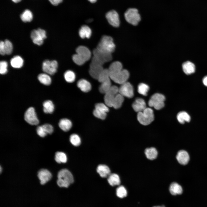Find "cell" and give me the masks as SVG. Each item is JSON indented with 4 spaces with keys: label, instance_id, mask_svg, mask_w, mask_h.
I'll list each match as a JSON object with an SVG mask.
<instances>
[{
    "label": "cell",
    "instance_id": "47",
    "mask_svg": "<svg viewBox=\"0 0 207 207\" xmlns=\"http://www.w3.org/2000/svg\"><path fill=\"white\" fill-rule=\"evenodd\" d=\"M203 83L204 85L206 87H207V76H205L202 80Z\"/></svg>",
    "mask_w": 207,
    "mask_h": 207
},
{
    "label": "cell",
    "instance_id": "44",
    "mask_svg": "<svg viewBox=\"0 0 207 207\" xmlns=\"http://www.w3.org/2000/svg\"><path fill=\"white\" fill-rule=\"evenodd\" d=\"M47 134H51L53 132L52 126L49 124H46L42 125Z\"/></svg>",
    "mask_w": 207,
    "mask_h": 207
},
{
    "label": "cell",
    "instance_id": "42",
    "mask_svg": "<svg viewBox=\"0 0 207 207\" xmlns=\"http://www.w3.org/2000/svg\"><path fill=\"white\" fill-rule=\"evenodd\" d=\"M7 62L4 61H2L0 62V73L1 74H4L7 72Z\"/></svg>",
    "mask_w": 207,
    "mask_h": 207
},
{
    "label": "cell",
    "instance_id": "13",
    "mask_svg": "<svg viewBox=\"0 0 207 207\" xmlns=\"http://www.w3.org/2000/svg\"><path fill=\"white\" fill-rule=\"evenodd\" d=\"M121 85L119 88L118 93L124 97H132L134 95V90L131 84L127 81Z\"/></svg>",
    "mask_w": 207,
    "mask_h": 207
},
{
    "label": "cell",
    "instance_id": "12",
    "mask_svg": "<svg viewBox=\"0 0 207 207\" xmlns=\"http://www.w3.org/2000/svg\"><path fill=\"white\" fill-rule=\"evenodd\" d=\"M24 119L27 123L32 125H37L39 123L35 110L32 107L29 108L26 111Z\"/></svg>",
    "mask_w": 207,
    "mask_h": 207
},
{
    "label": "cell",
    "instance_id": "33",
    "mask_svg": "<svg viewBox=\"0 0 207 207\" xmlns=\"http://www.w3.org/2000/svg\"><path fill=\"white\" fill-rule=\"evenodd\" d=\"M111 79L108 69H104L100 74L97 80L101 83Z\"/></svg>",
    "mask_w": 207,
    "mask_h": 207
},
{
    "label": "cell",
    "instance_id": "28",
    "mask_svg": "<svg viewBox=\"0 0 207 207\" xmlns=\"http://www.w3.org/2000/svg\"><path fill=\"white\" fill-rule=\"evenodd\" d=\"M23 60L19 56H16L12 58L10 60L11 66L15 68H20L23 64Z\"/></svg>",
    "mask_w": 207,
    "mask_h": 207
},
{
    "label": "cell",
    "instance_id": "16",
    "mask_svg": "<svg viewBox=\"0 0 207 207\" xmlns=\"http://www.w3.org/2000/svg\"><path fill=\"white\" fill-rule=\"evenodd\" d=\"M58 179H61L70 184L74 181L73 176L71 173L66 169H63L58 172Z\"/></svg>",
    "mask_w": 207,
    "mask_h": 207
},
{
    "label": "cell",
    "instance_id": "41",
    "mask_svg": "<svg viewBox=\"0 0 207 207\" xmlns=\"http://www.w3.org/2000/svg\"><path fill=\"white\" fill-rule=\"evenodd\" d=\"M6 54H11L13 51V45L12 43L9 40L6 39L4 41Z\"/></svg>",
    "mask_w": 207,
    "mask_h": 207
},
{
    "label": "cell",
    "instance_id": "35",
    "mask_svg": "<svg viewBox=\"0 0 207 207\" xmlns=\"http://www.w3.org/2000/svg\"><path fill=\"white\" fill-rule=\"evenodd\" d=\"M111 85L110 79L101 83L99 88L100 92L103 94H106L110 89Z\"/></svg>",
    "mask_w": 207,
    "mask_h": 207
},
{
    "label": "cell",
    "instance_id": "34",
    "mask_svg": "<svg viewBox=\"0 0 207 207\" xmlns=\"http://www.w3.org/2000/svg\"><path fill=\"white\" fill-rule=\"evenodd\" d=\"M21 20L24 22H30L33 18L32 12L29 10H25L20 15Z\"/></svg>",
    "mask_w": 207,
    "mask_h": 207
},
{
    "label": "cell",
    "instance_id": "38",
    "mask_svg": "<svg viewBox=\"0 0 207 207\" xmlns=\"http://www.w3.org/2000/svg\"><path fill=\"white\" fill-rule=\"evenodd\" d=\"M137 90L138 92L140 94L145 96L147 95L149 90V87L145 84L141 83L138 85Z\"/></svg>",
    "mask_w": 207,
    "mask_h": 207
},
{
    "label": "cell",
    "instance_id": "26",
    "mask_svg": "<svg viewBox=\"0 0 207 207\" xmlns=\"http://www.w3.org/2000/svg\"><path fill=\"white\" fill-rule=\"evenodd\" d=\"M177 119L180 123L183 124L185 122H189L191 120V117L187 112L185 111H181L177 114Z\"/></svg>",
    "mask_w": 207,
    "mask_h": 207
},
{
    "label": "cell",
    "instance_id": "51",
    "mask_svg": "<svg viewBox=\"0 0 207 207\" xmlns=\"http://www.w3.org/2000/svg\"><path fill=\"white\" fill-rule=\"evenodd\" d=\"M154 207H164V206H154Z\"/></svg>",
    "mask_w": 207,
    "mask_h": 207
},
{
    "label": "cell",
    "instance_id": "10",
    "mask_svg": "<svg viewBox=\"0 0 207 207\" xmlns=\"http://www.w3.org/2000/svg\"><path fill=\"white\" fill-rule=\"evenodd\" d=\"M58 67L57 62L55 60H46L42 64V70L45 73L53 75L56 72Z\"/></svg>",
    "mask_w": 207,
    "mask_h": 207
},
{
    "label": "cell",
    "instance_id": "43",
    "mask_svg": "<svg viewBox=\"0 0 207 207\" xmlns=\"http://www.w3.org/2000/svg\"><path fill=\"white\" fill-rule=\"evenodd\" d=\"M37 132L38 135L41 137H44L47 134L42 125L37 127Z\"/></svg>",
    "mask_w": 207,
    "mask_h": 207
},
{
    "label": "cell",
    "instance_id": "1",
    "mask_svg": "<svg viewBox=\"0 0 207 207\" xmlns=\"http://www.w3.org/2000/svg\"><path fill=\"white\" fill-rule=\"evenodd\" d=\"M110 79L116 83L121 85L127 81L129 76V72L122 68L121 63L119 61L112 63L108 69Z\"/></svg>",
    "mask_w": 207,
    "mask_h": 207
},
{
    "label": "cell",
    "instance_id": "48",
    "mask_svg": "<svg viewBox=\"0 0 207 207\" xmlns=\"http://www.w3.org/2000/svg\"><path fill=\"white\" fill-rule=\"evenodd\" d=\"M90 2L92 3H94L96 2L97 0H88Z\"/></svg>",
    "mask_w": 207,
    "mask_h": 207
},
{
    "label": "cell",
    "instance_id": "37",
    "mask_svg": "<svg viewBox=\"0 0 207 207\" xmlns=\"http://www.w3.org/2000/svg\"><path fill=\"white\" fill-rule=\"evenodd\" d=\"M64 78L66 82L69 83H72L75 80L76 75L72 71L68 70L66 71L64 74Z\"/></svg>",
    "mask_w": 207,
    "mask_h": 207
},
{
    "label": "cell",
    "instance_id": "27",
    "mask_svg": "<svg viewBox=\"0 0 207 207\" xmlns=\"http://www.w3.org/2000/svg\"><path fill=\"white\" fill-rule=\"evenodd\" d=\"M107 180L110 185L112 186L119 185L120 183L119 176L115 173L110 174L108 177Z\"/></svg>",
    "mask_w": 207,
    "mask_h": 207
},
{
    "label": "cell",
    "instance_id": "3",
    "mask_svg": "<svg viewBox=\"0 0 207 207\" xmlns=\"http://www.w3.org/2000/svg\"><path fill=\"white\" fill-rule=\"evenodd\" d=\"M115 48V45L112 38L109 36L103 35L96 48L101 51L111 54L114 51Z\"/></svg>",
    "mask_w": 207,
    "mask_h": 207
},
{
    "label": "cell",
    "instance_id": "32",
    "mask_svg": "<svg viewBox=\"0 0 207 207\" xmlns=\"http://www.w3.org/2000/svg\"><path fill=\"white\" fill-rule=\"evenodd\" d=\"M38 79L41 83L45 85H49L51 83V77L46 74H39L38 76Z\"/></svg>",
    "mask_w": 207,
    "mask_h": 207
},
{
    "label": "cell",
    "instance_id": "21",
    "mask_svg": "<svg viewBox=\"0 0 207 207\" xmlns=\"http://www.w3.org/2000/svg\"><path fill=\"white\" fill-rule=\"evenodd\" d=\"M182 66L183 71L186 74H190L195 72V66L191 62L189 61L185 62L182 64Z\"/></svg>",
    "mask_w": 207,
    "mask_h": 207
},
{
    "label": "cell",
    "instance_id": "23",
    "mask_svg": "<svg viewBox=\"0 0 207 207\" xmlns=\"http://www.w3.org/2000/svg\"><path fill=\"white\" fill-rule=\"evenodd\" d=\"M169 190L171 194L173 195L181 194L183 192L182 187L179 184L175 182L171 184Z\"/></svg>",
    "mask_w": 207,
    "mask_h": 207
},
{
    "label": "cell",
    "instance_id": "22",
    "mask_svg": "<svg viewBox=\"0 0 207 207\" xmlns=\"http://www.w3.org/2000/svg\"><path fill=\"white\" fill-rule=\"evenodd\" d=\"M97 171L102 177L106 178L108 177L110 174V170L109 167L104 164H100L98 166Z\"/></svg>",
    "mask_w": 207,
    "mask_h": 207
},
{
    "label": "cell",
    "instance_id": "7",
    "mask_svg": "<svg viewBox=\"0 0 207 207\" xmlns=\"http://www.w3.org/2000/svg\"><path fill=\"white\" fill-rule=\"evenodd\" d=\"M165 99V96L162 94L156 93L151 96L148 101V104L150 107L160 110L164 106Z\"/></svg>",
    "mask_w": 207,
    "mask_h": 207
},
{
    "label": "cell",
    "instance_id": "49",
    "mask_svg": "<svg viewBox=\"0 0 207 207\" xmlns=\"http://www.w3.org/2000/svg\"><path fill=\"white\" fill-rule=\"evenodd\" d=\"M13 2L15 3H18L21 1V0H12Z\"/></svg>",
    "mask_w": 207,
    "mask_h": 207
},
{
    "label": "cell",
    "instance_id": "20",
    "mask_svg": "<svg viewBox=\"0 0 207 207\" xmlns=\"http://www.w3.org/2000/svg\"><path fill=\"white\" fill-rule=\"evenodd\" d=\"M77 86L82 91L84 92H89L91 88L90 83L84 79H81L78 82Z\"/></svg>",
    "mask_w": 207,
    "mask_h": 207
},
{
    "label": "cell",
    "instance_id": "30",
    "mask_svg": "<svg viewBox=\"0 0 207 207\" xmlns=\"http://www.w3.org/2000/svg\"><path fill=\"white\" fill-rule=\"evenodd\" d=\"M124 100V97L119 93L115 97L113 102L112 106L115 109L120 108Z\"/></svg>",
    "mask_w": 207,
    "mask_h": 207
},
{
    "label": "cell",
    "instance_id": "36",
    "mask_svg": "<svg viewBox=\"0 0 207 207\" xmlns=\"http://www.w3.org/2000/svg\"><path fill=\"white\" fill-rule=\"evenodd\" d=\"M55 161L58 163H65L67 160L66 154L61 152H57L55 153Z\"/></svg>",
    "mask_w": 207,
    "mask_h": 207
},
{
    "label": "cell",
    "instance_id": "24",
    "mask_svg": "<svg viewBox=\"0 0 207 207\" xmlns=\"http://www.w3.org/2000/svg\"><path fill=\"white\" fill-rule=\"evenodd\" d=\"M60 128L63 131L67 132L71 128L72 124L71 121L67 118H63L60 120L59 123Z\"/></svg>",
    "mask_w": 207,
    "mask_h": 207
},
{
    "label": "cell",
    "instance_id": "18",
    "mask_svg": "<svg viewBox=\"0 0 207 207\" xmlns=\"http://www.w3.org/2000/svg\"><path fill=\"white\" fill-rule=\"evenodd\" d=\"M176 158L178 162L182 165H186L189 160V156L188 153L184 150L179 151Z\"/></svg>",
    "mask_w": 207,
    "mask_h": 207
},
{
    "label": "cell",
    "instance_id": "40",
    "mask_svg": "<svg viewBox=\"0 0 207 207\" xmlns=\"http://www.w3.org/2000/svg\"><path fill=\"white\" fill-rule=\"evenodd\" d=\"M116 194L118 197L122 198L126 196L127 192L126 188L123 186H120L116 189Z\"/></svg>",
    "mask_w": 207,
    "mask_h": 207
},
{
    "label": "cell",
    "instance_id": "4",
    "mask_svg": "<svg viewBox=\"0 0 207 207\" xmlns=\"http://www.w3.org/2000/svg\"><path fill=\"white\" fill-rule=\"evenodd\" d=\"M126 21L134 26L137 25L141 20V16L137 9L130 7L127 9L124 14Z\"/></svg>",
    "mask_w": 207,
    "mask_h": 207
},
{
    "label": "cell",
    "instance_id": "15",
    "mask_svg": "<svg viewBox=\"0 0 207 207\" xmlns=\"http://www.w3.org/2000/svg\"><path fill=\"white\" fill-rule=\"evenodd\" d=\"M93 57L103 64L105 63L111 61L112 59L111 54L101 51L97 48L93 50Z\"/></svg>",
    "mask_w": 207,
    "mask_h": 207
},
{
    "label": "cell",
    "instance_id": "46",
    "mask_svg": "<svg viewBox=\"0 0 207 207\" xmlns=\"http://www.w3.org/2000/svg\"><path fill=\"white\" fill-rule=\"evenodd\" d=\"M51 4L54 6H57L61 3L63 0H49Z\"/></svg>",
    "mask_w": 207,
    "mask_h": 207
},
{
    "label": "cell",
    "instance_id": "19",
    "mask_svg": "<svg viewBox=\"0 0 207 207\" xmlns=\"http://www.w3.org/2000/svg\"><path fill=\"white\" fill-rule=\"evenodd\" d=\"M132 106L134 111L138 113L143 111L147 108L145 101L141 98L136 99Z\"/></svg>",
    "mask_w": 207,
    "mask_h": 207
},
{
    "label": "cell",
    "instance_id": "29",
    "mask_svg": "<svg viewBox=\"0 0 207 207\" xmlns=\"http://www.w3.org/2000/svg\"><path fill=\"white\" fill-rule=\"evenodd\" d=\"M145 153L147 158L151 160L156 159L158 155V152L154 147H151L145 149Z\"/></svg>",
    "mask_w": 207,
    "mask_h": 207
},
{
    "label": "cell",
    "instance_id": "6",
    "mask_svg": "<svg viewBox=\"0 0 207 207\" xmlns=\"http://www.w3.org/2000/svg\"><path fill=\"white\" fill-rule=\"evenodd\" d=\"M103 64L93 57L90 64L89 72L93 78L97 80L102 71L104 69Z\"/></svg>",
    "mask_w": 207,
    "mask_h": 207
},
{
    "label": "cell",
    "instance_id": "31",
    "mask_svg": "<svg viewBox=\"0 0 207 207\" xmlns=\"http://www.w3.org/2000/svg\"><path fill=\"white\" fill-rule=\"evenodd\" d=\"M43 110L46 113L51 114L54 111V106L52 101L48 100L44 101L43 104Z\"/></svg>",
    "mask_w": 207,
    "mask_h": 207
},
{
    "label": "cell",
    "instance_id": "9",
    "mask_svg": "<svg viewBox=\"0 0 207 207\" xmlns=\"http://www.w3.org/2000/svg\"><path fill=\"white\" fill-rule=\"evenodd\" d=\"M108 107L105 104L102 103L96 104L93 111V115L98 118L104 119L106 117L107 113L109 111Z\"/></svg>",
    "mask_w": 207,
    "mask_h": 207
},
{
    "label": "cell",
    "instance_id": "8",
    "mask_svg": "<svg viewBox=\"0 0 207 207\" xmlns=\"http://www.w3.org/2000/svg\"><path fill=\"white\" fill-rule=\"evenodd\" d=\"M30 37L33 43L38 45H42L43 40L47 38L45 31L41 28L32 30Z\"/></svg>",
    "mask_w": 207,
    "mask_h": 207
},
{
    "label": "cell",
    "instance_id": "25",
    "mask_svg": "<svg viewBox=\"0 0 207 207\" xmlns=\"http://www.w3.org/2000/svg\"><path fill=\"white\" fill-rule=\"evenodd\" d=\"M79 34L82 38L90 37L91 34V30L87 26L84 25L82 26L79 30Z\"/></svg>",
    "mask_w": 207,
    "mask_h": 207
},
{
    "label": "cell",
    "instance_id": "11",
    "mask_svg": "<svg viewBox=\"0 0 207 207\" xmlns=\"http://www.w3.org/2000/svg\"><path fill=\"white\" fill-rule=\"evenodd\" d=\"M118 91L119 88L117 86H112L108 91L105 94L104 102L108 106L112 107L114 99L115 96L119 93Z\"/></svg>",
    "mask_w": 207,
    "mask_h": 207
},
{
    "label": "cell",
    "instance_id": "39",
    "mask_svg": "<svg viewBox=\"0 0 207 207\" xmlns=\"http://www.w3.org/2000/svg\"><path fill=\"white\" fill-rule=\"evenodd\" d=\"M70 140L72 144L75 146H78L81 143L80 137L76 134H73L70 136Z\"/></svg>",
    "mask_w": 207,
    "mask_h": 207
},
{
    "label": "cell",
    "instance_id": "17",
    "mask_svg": "<svg viewBox=\"0 0 207 207\" xmlns=\"http://www.w3.org/2000/svg\"><path fill=\"white\" fill-rule=\"evenodd\" d=\"M38 177L41 185H44L51 178V173L47 170L43 169L39 170L38 173Z\"/></svg>",
    "mask_w": 207,
    "mask_h": 207
},
{
    "label": "cell",
    "instance_id": "50",
    "mask_svg": "<svg viewBox=\"0 0 207 207\" xmlns=\"http://www.w3.org/2000/svg\"><path fill=\"white\" fill-rule=\"evenodd\" d=\"M0 173H1V171H2V168H1V166H0Z\"/></svg>",
    "mask_w": 207,
    "mask_h": 207
},
{
    "label": "cell",
    "instance_id": "5",
    "mask_svg": "<svg viewBox=\"0 0 207 207\" xmlns=\"http://www.w3.org/2000/svg\"><path fill=\"white\" fill-rule=\"evenodd\" d=\"M154 115L153 110L146 108L143 111L138 113L137 119L139 122L144 125L150 124L154 120Z\"/></svg>",
    "mask_w": 207,
    "mask_h": 207
},
{
    "label": "cell",
    "instance_id": "2",
    "mask_svg": "<svg viewBox=\"0 0 207 207\" xmlns=\"http://www.w3.org/2000/svg\"><path fill=\"white\" fill-rule=\"evenodd\" d=\"M76 52V53L73 55L72 59L74 62L78 65L83 64L91 57L90 50L84 46H80L77 47Z\"/></svg>",
    "mask_w": 207,
    "mask_h": 207
},
{
    "label": "cell",
    "instance_id": "45",
    "mask_svg": "<svg viewBox=\"0 0 207 207\" xmlns=\"http://www.w3.org/2000/svg\"><path fill=\"white\" fill-rule=\"evenodd\" d=\"M0 53L2 55L6 54L4 42L1 41L0 42Z\"/></svg>",
    "mask_w": 207,
    "mask_h": 207
},
{
    "label": "cell",
    "instance_id": "14",
    "mask_svg": "<svg viewBox=\"0 0 207 207\" xmlns=\"http://www.w3.org/2000/svg\"><path fill=\"white\" fill-rule=\"evenodd\" d=\"M106 17L109 23L112 26L117 27L119 26V16L115 10H112L108 12L106 14Z\"/></svg>",
    "mask_w": 207,
    "mask_h": 207
}]
</instances>
